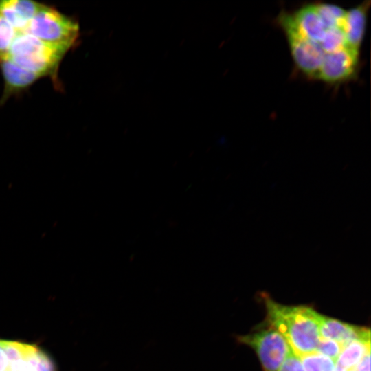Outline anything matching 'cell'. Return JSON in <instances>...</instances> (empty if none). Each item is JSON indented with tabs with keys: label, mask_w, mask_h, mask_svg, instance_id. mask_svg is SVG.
Wrapping results in <instances>:
<instances>
[{
	"label": "cell",
	"mask_w": 371,
	"mask_h": 371,
	"mask_svg": "<svg viewBox=\"0 0 371 371\" xmlns=\"http://www.w3.org/2000/svg\"><path fill=\"white\" fill-rule=\"evenodd\" d=\"M237 341L255 351L263 371H278L291 348L283 336L270 327L238 336Z\"/></svg>",
	"instance_id": "obj_6"
},
{
	"label": "cell",
	"mask_w": 371,
	"mask_h": 371,
	"mask_svg": "<svg viewBox=\"0 0 371 371\" xmlns=\"http://www.w3.org/2000/svg\"><path fill=\"white\" fill-rule=\"evenodd\" d=\"M12 5L19 17L27 24L41 9L43 5L27 0H11Z\"/></svg>",
	"instance_id": "obj_17"
},
{
	"label": "cell",
	"mask_w": 371,
	"mask_h": 371,
	"mask_svg": "<svg viewBox=\"0 0 371 371\" xmlns=\"http://www.w3.org/2000/svg\"><path fill=\"white\" fill-rule=\"evenodd\" d=\"M370 1H365L346 13L343 31L347 45L359 50L363 38Z\"/></svg>",
	"instance_id": "obj_9"
},
{
	"label": "cell",
	"mask_w": 371,
	"mask_h": 371,
	"mask_svg": "<svg viewBox=\"0 0 371 371\" xmlns=\"http://www.w3.org/2000/svg\"><path fill=\"white\" fill-rule=\"evenodd\" d=\"M48 43L70 48L79 36V25L52 8L43 5L23 31Z\"/></svg>",
	"instance_id": "obj_3"
},
{
	"label": "cell",
	"mask_w": 371,
	"mask_h": 371,
	"mask_svg": "<svg viewBox=\"0 0 371 371\" xmlns=\"http://www.w3.org/2000/svg\"><path fill=\"white\" fill-rule=\"evenodd\" d=\"M0 371H55L48 356L37 346L0 339Z\"/></svg>",
	"instance_id": "obj_5"
},
{
	"label": "cell",
	"mask_w": 371,
	"mask_h": 371,
	"mask_svg": "<svg viewBox=\"0 0 371 371\" xmlns=\"http://www.w3.org/2000/svg\"><path fill=\"white\" fill-rule=\"evenodd\" d=\"M269 327L280 333L298 357L315 352L320 335L319 315L306 306H286L262 295Z\"/></svg>",
	"instance_id": "obj_1"
},
{
	"label": "cell",
	"mask_w": 371,
	"mask_h": 371,
	"mask_svg": "<svg viewBox=\"0 0 371 371\" xmlns=\"http://www.w3.org/2000/svg\"><path fill=\"white\" fill-rule=\"evenodd\" d=\"M317 12L328 30L343 29L346 12L341 7L332 4H315Z\"/></svg>",
	"instance_id": "obj_13"
},
{
	"label": "cell",
	"mask_w": 371,
	"mask_h": 371,
	"mask_svg": "<svg viewBox=\"0 0 371 371\" xmlns=\"http://www.w3.org/2000/svg\"><path fill=\"white\" fill-rule=\"evenodd\" d=\"M305 371H334L335 362L329 357L314 352L299 357Z\"/></svg>",
	"instance_id": "obj_14"
},
{
	"label": "cell",
	"mask_w": 371,
	"mask_h": 371,
	"mask_svg": "<svg viewBox=\"0 0 371 371\" xmlns=\"http://www.w3.org/2000/svg\"><path fill=\"white\" fill-rule=\"evenodd\" d=\"M319 45L325 54L337 51L347 46L343 29L328 30Z\"/></svg>",
	"instance_id": "obj_15"
},
{
	"label": "cell",
	"mask_w": 371,
	"mask_h": 371,
	"mask_svg": "<svg viewBox=\"0 0 371 371\" xmlns=\"http://www.w3.org/2000/svg\"><path fill=\"white\" fill-rule=\"evenodd\" d=\"M68 49L44 42L27 32H18L8 56L19 66L42 77L55 71Z\"/></svg>",
	"instance_id": "obj_2"
},
{
	"label": "cell",
	"mask_w": 371,
	"mask_h": 371,
	"mask_svg": "<svg viewBox=\"0 0 371 371\" xmlns=\"http://www.w3.org/2000/svg\"><path fill=\"white\" fill-rule=\"evenodd\" d=\"M17 32L0 14V58L8 56Z\"/></svg>",
	"instance_id": "obj_16"
},
{
	"label": "cell",
	"mask_w": 371,
	"mask_h": 371,
	"mask_svg": "<svg viewBox=\"0 0 371 371\" xmlns=\"http://www.w3.org/2000/svg\"><path fill=\"white\" fill-rule=\"evenodd\" d=\"M278 371H305L302 362L291 348Z\"/></svg>",
	"instance_id": "obj_19"
},
{
	"label": "cell",
	"mask_w": 371,
	"mask_h": 371,
	"mask_svg": "<svg viewBox=\"0 0 371 371\" xmlns=\"http://www.w3.org/2000/svg\"><path fill=\"white\" fill-rule=\"evenodd\" d=\"M359 56V50L348 45L324 54L317 78L330 84L341 83L354 78L358 70Z\"/></svg>",
	"instance_id": "obj_7"
},
{
	"label": "cell",
	"mask_w": 371,
	"mask_h": 371,
	"mask_svg": "<svg viewBox=\"0 0 371 371\" xmlns=\"http://www.w3.org/2000/svg\"><path fill=\"white\" fill-rule=\"evenodd\" d=\"M320 337L339 343L343 348L352 340L370 336L369 328L352 325L339 319L319 315Z\"/></svg>",
	"instance_id": "obj_8"
},
{
	"label": "cell",
	"mask_w": 371,
	"mask_h": 371,
	"mask_svg": "<svg viewBox=\"0 0 371 371\" xmlns=\"http://www.w3.org/2000/svg\"><path fill=\"white\" fill-rule=\"evenodd\" d=\"M0 67L7 89L9 90L25 88L41 77L19 66L8 56L0 58Z\"/></svg>",
	"instance_id": "obj_11"
},
{
	"label": "cell",
	"mask_w": 371,
	"mask_h": 371,
	"mask_svg": "<svg viewBox=\"0 0 371 371\" xmlns=\"http://www.w3.org/2000/svg\"><path fill=\"white\" fill-rule=\"evenodd\" d=\"M370 352V336L352 340L341 350L335 365L342 368L355 366Z\"/></svg>",
	"instance_id": "obj_12"
},
{
	"label": "cell",
	"mask_w": 371,
	"mask_h": 371,
	"mask_svg": "<svg viewBox=\"0 0 371 371\" xmlns=\"http://www.w3.org/2000/svg\"><path fill=\"white\" fill-rule=\"evenodd\" d=\"M278 21L286 36L295 65L306 76L317 78L325 54L319 44L300 32L292 14L282 12Z\"/></svg>",
	"instance_id": "obj_4"
},
{
	"label": "cell",
	"mask_w": 371,
	"mask_h": 371,
	"mask_svg": "<svg viewBox=\"0 0 371 371\" xmlns=\"http://www.w3.org/2000/svg\"><path fill=\"white\" fill-rule=\"evenodd\" d=\"M343 350V347L337 341L320 337L315 352L326 356L335 363Z\"/></svg>",
	"instance_id": "obj_18"
},
{
	"label": "cell",
	"mask_w": 371,
	"mask_h": 371,
	"mask_svg": "<svg viewBox=\"0 0 371 371\" xmlns=\"http://www.w3.org/2000/svg\"><path fill=\"white\" fill-rule=\"evenodd\" d=\"M292 16L300 32L304 37L318 44L321 43L327 29L317 12L315 5H305Z\"/></svg>",
	"instance_id": "obj_10"
}]
</instances>
